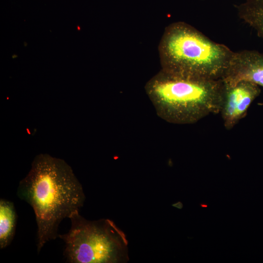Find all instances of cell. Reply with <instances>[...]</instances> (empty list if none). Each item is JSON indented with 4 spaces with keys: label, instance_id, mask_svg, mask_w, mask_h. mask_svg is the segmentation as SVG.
<instances>
[{
    "label": "cell",
    "instance_id": "7a4b0ae2",
    "mask_svg": "<svg viewBox=\"0 0 263 263\" xmlns=\"http://www.w3.org/2000/svg\"><path fill=\"white\" fill-rule=\"evenodd\" d=\"M161 70L175 76L222 79L234 54L191 25L173 22L165 29L158 45Z\"/></svg>",
    "mask_w": 263,
    "mask_h": 263
},
{
    "label": "cell",
    "instance_id": "5b68a950",
    "mask_svg": "<svg viewBox=\"0 0 263 263\" xmlns=\"http://www.w3.org/2000/svg\"><path fill=\"white\" fill-rule=\"evenodd\" d=\"M220 113L227 130L232 129L245 116L247 110L260 95V87L250 82L242 81L229 86L224 82Z\"/></svg>",
    "mask_w": 263,
    "mask_h": 263
},
{
    "label": "cell",
    "instance_id": "30bf717a",
    "mask_svg": "<svg viewBox=\"0 0 263 263\" xmlns=\"http://www.w3.org/2000/svg\"><path fill=\"white\" fill-rule=\"evenodd\" d=\"M199 205H200V207H202V208H207L208 207L207 204L205 203H201Z\"/></svg>",
    "mask_w": 263,
    "mask_h": 263
},
{
    "label": "cell",
    "instance_id": "6da1fadb",
    "mask_svg": "<svg viewBox=\"0 0 263 263\" xmlns=\"http://www.w3.org/2000/svg\"><path fill=\"white\" fill-rule=\"evenodd\" d=\"M17 196L29 204L37 224V250L58 237V227L65 218L83 207L85 196L71 167L63 160L40 154L34 158Z\"/></svg>",
    "mask_w": 263,
    "mask_h": 263
},
{
    "label": "cell",
    "instance_id": "8992f818",
    "mask_svg": "<svg viewBox=\"0 0 263 263\" xmlns=\"http://www.w3.org/2000/svg\"><path fill=\"white\" fill-rule=\"evenodd\" d=\"M222 80L229 86L245 81L263 87V54L255 50L234 52Z\"/></svg>",
    "mask_w": 263,
    "mask_h": 263
},
{
    "label": "cell",
    "instance_id": "ba28073f",
    "mask_svg": "<svg viewBox=\"0 0 263 263\" xmlns=\"http://www.w3.org/2000/svg\"><path fill=\"white\" fill-rule=\"evenodd\" d=\"M240 18L263 39V0H245L237 6Z\"/></svg>",
    "mask_w": 263,
    "mask_h": 263
},
{
    "label": "cell",
    "instance_id": "3957f363",
    "mask_svg": "<svg viewBox=\"0 0 263 263\" xmlns=\"http://www.w3.org/2000/svg\"><path fill=\"white\" fill-rule=\"evenodd\" d=\"M223 86L222 79L186 78L161 70L148 81L145 90L159 117L190 124L220 113Z\"/></svg>",
    "mask_w": 263,
    "mask_h": 263
},
{
    "label": "cell",
    "instance_id": "9c48e42d",
    "mask_svg": "<svg viewBox=\"0 0 263 263\" xmlns=\"http://www.w3.org/2000/svg\"><path fill=\"white\" fill-rule=\"evenodd\" d=\"M172 206L180 209H181L183 207V205L180 202H178L177 203L172 205Z\"/></svg>",
    "mask_w": 263,
    "mask_h": 263
},
{
    "label": "cell",
    "instance_id": "277c9868",
    "mask_svg": "<svg viewBox=\"0 0 263 263\" xmlns=\"http://www.w3.org/2000/svg\"><path fill=\"white\" fill-rule=\"evenodd\" d=\"M71 228L58 235L65 243L64 255L70 263H118L129 260L124 233L111 220H87L77 210L69 217Z\"/></svg>",
    "mask_w": 263,
    "mask_h": 263
},
{
    "label": "cell",
    "instance_id": "52a82bcc",
    "mask_svg": "<svg viewBox=\"0 0 263 263\" xmlns=\"http://www.w3.org/2000/svg\"><path fill=\"white\" fill-rule=\"evenodd\" d=\"M17 215L13 202L0 200V248L3 249L12 242L15 232Z\"/></svg>",
    "mask_w": 263,
    "mask_h": 263
}]
</instances>
